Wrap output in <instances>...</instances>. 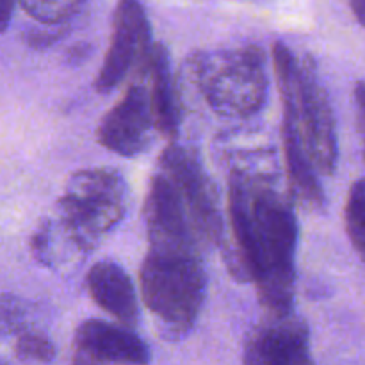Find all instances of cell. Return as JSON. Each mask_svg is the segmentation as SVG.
<instances>
[{
	"instance_id": "obj_1",
	"label": "cell",
	"mask_w": 365,
	"mask_h": 365,
	"mask_svg": "<svg viewBox=\"0 0 365 365\" xmlns=\"http://www.w3.org/2000/svg\"><path fill=\"white\" fill-rule=\"evenodd\" d=\"M228 225L234 245L225 248V260L230 273L255 284L269 314L292 312L298 220L287 200L234 171L228 180Z\"/></svg>"
},
{
	"instance_id": "obj_2",
	"label": "cell",
	"mask_w": 365,
	"mask_h": 365,
	"mask_svg": "<svg viewBox=\"0 0 365 365\" xmlns=\"http://www.w3.org/2000/svg\"><path fill=\"white\" fill-rule=\"evenodd\" d=\"M141 299L168 341L195 328L207 298V273L198 248L150 246L139 271Z\"/></svg>"
},
{
	"instance_id": "obj_3",
	"label": "cell",
	"mask_w": 365,
	"mask_h": 365,
	"mask_svg": "<svg viewBox=\"0 0 365 365\" xmlns=\"http://www.w3.org/2000/svg\"><path fill=\"white\" fill-rule=\"evenodd\" d=\"M273 66L284 109L294 118L307 155L316 171L331 175L339 159L337 125L316 63L310 56L298 59L285 43L277 41L273 45Z\"/></svg>"
},
{
	"instance_id": "obj_4",
	"label": "cell",
	"mask_w": 365,
	"mask_h": 365,
	"mask_svg": "<svg viewBox=\"0 0 365 365\" xmlns=\"http://www.w3.org/2000/svg\"><path fill=\"white\" fill-rule=\"evenodd\" d=\"M187 68L198 93L220 116L248 118L266 103L269 78L260 46L196 52Z\"/></svg>"
},
{
	"instance_id": "obj_5",
	"label": "cell",
	"mask_w": 365,
	"mask_h": 365,
	"mask_svg": "<svg viewBox=\"0 0 365 365\" xmlns=\"http://www.w3.org/2000/svg\"><path fill=\"white\" fill-rule=\"evenodd\" d=\"M127 195V182L120 171L81 170L68 180L56 205V217L89 253L102 235L123 220Z\"/></svg>"
},
{
	"instance_id": "obj_6",
	"label": "cell",
	"mask_w": 365,
	"mask_h": 365,
	"mask_svg": "<svg viewBox=\"0 0 365 365\" xmlns=\"http://www.w3.org/2000/svg\"><path fill=\"white\" fill-rule=\"evenodd\" d=\"M159 168L177 189L200 246L209 248L223 245V217L217 207V196L198 155L171 143L160 155Z\"/></svg>"
},
{
	"instance_id": "obj_7",
	"label": "cell",
	"mask_w": 365,
	"mask_h": 365,
	"mask_svg": "<svg viewBox=\"0 0 365 365\" xmlns=\"http://www.w3.org/2000/svg\"><path fill=\"white\" fill-rule=\"evenodd\" d=\"M152 27L139 0H118L110 45L95 81L98 93H110L135 66L146 68L152 52Z\"/></svg>"
},
{
	"instance_id": "obj_8",
	"label": "cell",
	"mask_w": 365,
	"mask_h": 365,
	"mask_svg": "<svg viewBox=\"0 0 365 365\" xmlns=\"http://www.w3.org/2000/svg\"><path fill=\"white\" fill-rule=\"evenodd\" d=\"M242 365H316L305 321L289 314H269L246 337Z\"/></svg>"
},
{
	"instance_id": "obj_9",
	"label": "cell",
	"mask_w": 365,
	"mask_h": 365,
	"mask_svg": "<svg viewBox=\"0 0 365 365\" xmlns=\"http://www.w3.org/2000/svg\"><path fill=\"white\" fill-rule=\"evenodd\" d=\"M153 132L155 123L148 89L141 84H134L100 120L96 139L109 152L121 157H135L148 150Z\"/></svg>"
},
{
	"instance_id": "obj_10",
	"label": "cell",
	"mask_w": 365,
	"mask_h": 365,
	"mask_svg": "<svg viewBox=\"0 0 365 365\" xmlns=\"http://www.w3.org/2000/svg\"><path fill=\"white\" fill-rule=\"evenodd\" d=\"M148 346L127 327L89 319L77 328L71 365H146Z\"/></svg>"
},
{
	"instance_id": "obj_11",
	"label": "cell",
	"mask_w": 365,
	"mask_h": 365,
	"mask_svg": "<svg viewBox=\"0 0 365 365\" xmlns=\"http://www.w3.org/2000/svg\"><path fill=\"white\" fill-rule=\"evenodd\" d=\"M145 223L150 246L202 248L177 189L160 171L150 180L145 202Z\"/></svg>"
},
{
	"instance_id": "obj_12",
	"label": "cell",
	"mask_w": 365,
	"mask_h": 365,
	"mask_svg": "<svg viewBox=\"0 0 365 365\" xmlns=\"http://www.w3.org/2000/svg\"><path fill=\"white\" fill-rule=\"evenodd\" d=\"M86 287L93 302L120 321L121 327L132 330L138 324V292L123 267L110 260L96 262L86 274Z\"/></svg>"
},
{
	"instance_id": "obj_13",
	"label": "cell",
	"mask_w": 365,
	"mask_h": 365,
	"mask_svg": "<svg viewBox=\"0 0 365 365\" xmlns=\"http://www.w3.org/2000/svg\"><path fill=\"white\" fill-rule=\"evenodd\" d=\"M146 70L152 77V89L148 91L155 130L168 139H173L180 125V103L171 73L170 52L163 43H153Z\"/></svg>"
},
{
	"instance_id": "obj_14",
	"label": "cell",
	"mask_w": 365,
	"mask_h": 365,
	"mask_svg": "<svg viewBox=\"0 0 365 365\" xmlns=\"http://www.w3.org/2000/svg\"><path fill=\"white\" fill-rule=\"evenodd\" d=\"M282 139H284V155L287 166L289 184L292 195L307 207L319 209L324 203V192L317 178V171L312 160L307 155L299 135L296 121L289 110L284 109V121H282Z\"/></svg>"
},
{
	"instance_id": "obj_15",
	"label": "cell",
	"mask_w": 365,
	"mask_h": 365,
	"mask_svg": "<svg viewBox=\"0 0 365 365\" xmlns=\"http://www.w3.org/2000/svg\"><path fill=\"white\" fill-rule=\"evenodd\" d=\"M344 216L349 241L365 262V178L356 180L349 189Z\"/></svg>"
},
{
	"instance_id": "obj_16",
	"label": "cell",
	"mask_w": 365,
	"mask_h": 365,
	"mask_svg": "<svg viewBox=\"0 0 365 365\" xmlns=\"http://www.w3.org/2000/svg\"><path fill=\"white\" fill-rule=\"evenodd\" d=\"M88 0H18L21 9L45 25H61L73 18Z\"/></svg>"
},
{
	"instance_id": "obj_17",
	"label": "cell",
	"mask_w": 365,
	"mask_h": 365,
	"mask_svg": "<svg viewBox=\"0 0 365 365\" xmlns=\"http://www.w3.org/2000/svg\"><path fill=\"white\" fill-rule=\"evenodd\" d=\"M31 317V303L13 294H0V339L27 331Z\"/></svg>"
},
{
	"instance_id": "obj_18",
	"label": "cell",
	"mask_w": 365,
	"mask_h": 365,
	"mask_svg": "<svg viewBox=\"0 0 365 365\" xmlns=\"http://www.w3.org/2000/svg\"><path fill=\"white\" fill-rule=\"evenodd\" d=\"M18 359L21 360H36V362H52L56 359V346L41 331L27 330L18 335L16 346H14Z\"/></svg>"
},
{
	"instance_id": "obj_19",
	"label": "cell",
	"mask_w": 365,
	"mask_h": 365,
	"mask_svg": "<svg viewBox=\"0 0 365 365\" xmlns=\"http://www.w3.org/2000/svg\"><path fill=\"white\" fill-rule=\"evenodd\" d=\"M18 0H0V32H4L7 27H9L14 4Z\"/></svg>"
},
{
	"instance_id": "obj_20",
	"label": "cell",
	"mask_w": 365,
	"mask_h": 365,
	"mask_svg": "<svg viewBox=\"0 0 365 365\" xmlns=\"http://www.w3.org/2000/svg\"><path fill=\"white\" fill-rule=\"evenodd\" d=\"M349 6L356 20L365 27V0H349Z\"/></svg>"
},
{
	"instance_id": "obj_21",
	"label": "cell",
	"mask_w": 365,
	"mask_h": 365,
	"mask_svg": "<svg viewBox=\"0 0 365 365\" xmlns=\"http://www.w3.org/2000/svg\"><path fill=\"white\" fill-rule=\"evenodd\" d=\"M0 365H6V364H4V362H0Z\"/></svg>"
}]
</instances>
